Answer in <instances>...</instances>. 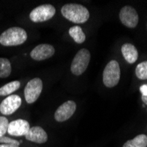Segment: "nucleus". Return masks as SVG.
I'll list each match as a JSON object with an SVG mask.
<instances>
[{
  "instance_id": "obj_1",
  "label": "nucleus",
  "mask_w": 147,
  "mask_h": 147,
  "mask_svg": "<svg viewBox=\"0 0 147 147\" xmlns=\"http://www.w3.org/2000/svg\"><path fill=\"white\" fill-rule=\"evenodd\" d=\"M62 15L75 24H82L89 20V11L82 5L66 4L61 9Z\"/></svg>"
},
{
  "instance_id": "obj_2",
  "label": "nucleus",
  "mask_w": 147,
  "mask_h": 147,
  "mask_svg": "<svg viewBox=\"0 0 147 147\" xmlns=\"http://www.w3.org/2000/svg\"><path fill=\"white\" fill-rule=\"evenodd\" d=\"M26 39H28V34L26 30L18 28V26H13L4 31L0 35V44L5 47H12V46H19L23 44Z\"/></svg>"
},
{
  "instance_id": "obj_3",
  "label": "nucleus",
  "mask_w": 147,
  "mask_h": 147,
  "mask_svg": "<svg viewBox=\"0 0 147 147\" xmlns=\"http://www.w3.org/2000/svg\"><path fill=\"white\" fill-rule=\"evenodd\" d=\"M121 77V70L117 61L112 60L106 65L103 71V84L107 87L115 86Z\"/></svg>"
},
{
  "instance_id": "obj_4",
  "label": "nucleus",
  "mask_w": 147,
  "mask_h": 147,
  "mask_svg": "<svg viewBox=\"0 0 147 147\" xmlns=\"http://www.w3.org/2000/svg\"><path fill=\"white\" fill-rule=\"evenodd\" d=\"M90 59H91V54L89 50L86 49H80L75 55L72 60V63L71 65V72L76 76H79L83 74L88 67Z\"/></svg>"
},
{
  "instance_id": "obj_5",
  "label": "nucleus",
  "mask_w": 147,
  "mask_h": 147,
  "mask_svg": "<svg viewBox=\"0 0 147 147\" xmlns=\"http://www.w3.org/2000/svg\"><path fill=\"white\" fill-rule=\"evenodd\" d=\"M42 87L43 84L41 78H35L28 81L24 89V95L26 103L32 104L35 102L40 97V95H41L42 92Z\"/></svg>"
},
{
  "instance_id": "obj_6",
  "label": "nucleus",
  "mask_w": 147,
  "mask_h": 147,
  "mask_svg": "<svg viewBox=\"0 0 147 147\" xmlns=\"http://www.w3.org/2000/svg\"><path fill=\"white\" fill-rule=\"evenodd\" d=\"M56 14V8L51 5H42L33 9L29 14L30 20L34 23L44 22L51 20Z\"/></svg>"
},
{
  "instance_id": "obj_7",
  "label": "nucleus",
  "mask_w": 147,
  "mask_h": 147,
  "mask_svg": "<svg viewBox=\"0 0 147 147\" xmlns=\"http://www.w3.org/2000/svg\"><path fill=\"white\" fill-rule=\"evenodd\" d=\"M119 18L121 22L125 26L129 28H136L138 24V20H139L137 11L129 5H126L120 10Z\"/></svg>"
},
{
  "instance_id": "obj_8",
  "label": "nucleus",
  "mask_w": 147,
  "mask_h": 147,
  "mask_svg": "<svg viewBox=\"0 0 147 147\" xmlns=\"http://www.w3.org/2000/svg\"><path fill=\"white\" fill-rule=\"evenodd\" d=\"M21 98L17 94L7 96L0 104V112L4 115H10L16 112L21 106Z\"/></svg>"
},
{
  "instance_id": "obj_9",
  "label": "nucleus",
  "mask_w": 147,
  "mask_h": 147,
  "mask_svg": "<svg viewBox=\"0 0 147 147\" xmlns=\"http://www.w3.org/2000/svg\"><path fill=\"white\" fill-rule=\"evenodd\" d=\"M77 109L76 102L73 100H67L63 103L55 112V119L58 123H63L70 119L75 113Z\"/></svg>"
},
{
  "instance_id": "obj_10",
  "label": "nucleus",
  "mask_w": 147,
  "mask_h": 147,
  "mask_svg": "<svg viewBox=\"0 0 147 147\" xmlns=\"http://www.w3.org/2000/svg\"><path fill=\"white\" fill-rule=\"evenodd\" d=\"M30 128V124L28 121L23 119H17L9 123L7 132L12 137H25Z\"/></svg>"
},
{
  "instance_id": "obj_11",
  "label": "nucleus",
  "mask_w": 147,
  "mask_h": 147,
  "mask_svg": "<svg viewBox=\"0 0 147 147\" xmlns=\"http://www.w3.org/2000/svg\"><path fill=\"white\" fill-rule=\"evenodd\" d=\"M55 54V48L49 44H39L30 52V57L35 61H43Z\"/></svg>"
},
{
  "instance_id": "obj_12",
  "label": "nucleus",
  "mask_w": 147,
  "mask_h": 147,
  "mask_svg": "<svg viewBox=\"0 0 147 147\" xmlns=\"http://www.w3.org/2000/svg\"><path fill=\"white\" fill-rule=\"evenodd\" d=\"M26 139L36 143V144H44L48 141V135L46 131L40 126H34L30 128L28 132L25 136Z\"/></svg>"
},
{
  "instance_id": "obj_13",
  "label": "nucleus",
  "mask_w": 147,
  "mask_h": 147,
  "mask_svg": "<svg viewBox=\"0 0 147 147\" xmlns=\"http://www.w3.org/2000/svg\"><path fill=\"white\" fill-rule=\"evenodd\" d=\"M122 54L129 63H134L138 58V49L130 43H125L122 46Z\"/></svg>"
},
{
  "instance_id": "obj_14",
  "label": "nucleus",
  "mask_w": 147,
  "mask_h": 147,
  "mask_svg": "<svg viewBox=\"0 0 147 147\" xmlns=\"http://www.w3.org/2000/svg\"><path fill=\"white\" fill-rule=\"evenodd\" d=\"M69 34L71 37L74 40V42L78 44H81L86 41V34L79 26H71L69 29Z\"/></svg>"
},
{
  "instance_id": "obj_15",
  "label": "nucleus",
  "mask_w": 147,
  "mask_h": 147,
  "mask_svg": "<svg viewBox=\"0 0 147 147\" xmlns=\"http://www.w3.org/2000/svg\"><path fill=\"white\" fill-rule=\"evenodd\" d=\"M123 147H147V136L140 134L133 139L128 140Z\"/></svg>"
},
{
  "instance_id": "obj_16",
  "label": "nucleus",
  "mask_w": 147,
  "mask_h": 147,
  "mask_svg": "<svg viewBox=\"0 0 147 147\" xmlns=\"http://www.w3.org/2000/svg\"><path fill=\"white\" fill-rule=\"evenodd\" d=\"M20 87V82L18 80H14L10 83H7L6 85L0 87V96H9V94H11Z\"/></svg>"
},
{
  "instance_id": "obj_17",
  "label": "nucleus",
  "mask_w": 147,
  "mask_h": 147,
  "mask_svg": "<svg viewBox=\"0 0 147 147\" xmlns=\"http://www.w3.org/2000/svg\"><path fill=\"white\" fill-rule=\"evenodd\" d=\"M11 72V65L7 58L0 57V78H5L10 76Z\"/></svg>"
},
{
  "instance_id": "obj_18",
  "label": "nucleus",
  "mask_w": 147,
  "mask_h": 147,
  "mask_svg": "<svg viewBox=\"0 0 147 147\" xmlns=\"http://www.w3.org/2000/svg\"><path fill=\"white\" fill-rule=\"evenodd\" d=\"M136 76L142 80L147 79V61L138 64L136 68Z\"/></svg>"
},
{
  "instance_id": "obj_19",
  "label": "nucleus",
  "mask_w": 147,
  "mask_h": 147,
  "mask_svg": "<svg viewBox=\"0 0 147 147\" xmlns=\"http://www.w3.org/2000/svg\"><path fill=\"white\" fill-rule=\"evenodd\" d=\"M9 121L5 116H0V136H5L7 132Z\"/></svg>"
},
{
  "instance_id": "obj_20",
  "label": "nucleus",
  "mask_w": 147,
  "mask_h": 147,
  "mask_svg": "<svg viewBox=\"0 0 147 147\" xmlns=\"http://www.w3.org/2000/svg\"><path fill=\"white\" fill-rule=\"evenodd\" d=\"M0 144H14V145L20 146V142L13 138L5 137V136H0Z\"/></svg>"
},
{
  "instance_id": "obj_21",
  "label": "nucleus",
  "mask_w": 147,
  "mask_h": 147,
  "mask_svg": "<svg viewBox=\"0 0 147 147\" xmlns=\"http://www.w3.org/2000/svg\"><path fill=\"white\" fill-rule=\"evenodd\" d=\"M140 92L142 93V95L147 96V85H142L140 86Z\"/></svg>"
},
{
  "instance_id": "obj_22",
  "label": "nucleus",
  "mask_w": 147,
  "mask_h": 147,
  "mask_svg": "<svg viewBox=\"0 0 147 147\" xmlns=\"http://www.w3.org/2000/svg\"><path fill=\"white\" fill-rule=\"evenodd\" d=\"M0 147H20L14 144H0Z\"/></svg>"
},
{
  "instance_id": "obj_23",
  "label": "nucleus",
  "mask_w": 147,
  "mask_h": 147,
  "mask_svg": "<svg viewBox=\"0 0 147 147\" xmlns=\"http://www.w3.org/2000/svg\"><path fill=\"white\" fill-rule=\"evenodd\" d=\"M142 100L144 103V105H147V96H144L142 95Z\"/></svg>"
}]
</instances>
